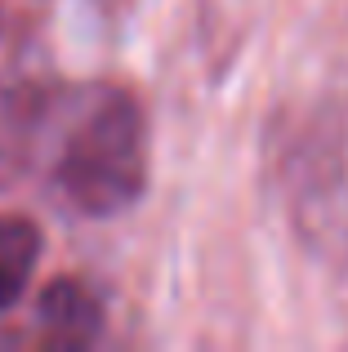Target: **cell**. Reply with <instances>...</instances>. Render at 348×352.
I'll return each instance as SVG.
<instances>
[{
    "label": "cell",
    "mask_w": 348,
    "mask_h": 352,
    "mask_svg": "<svg viewBox=\"0 0 348 352\" xmlns=\"http://www.w3.org/2000/svg\"><path fill=\"white\" fill-rule=\"evenodd\" d=\"M45 254V232L27 214H0V321L27 299Z\"/></svg>",
    "instance_id": "277c9868"
},
{
    "label": "cell",
    "mask_w": 348,
    "mask_h": 352,
    "mask_svg": "<svg viewBox=\"0 0 348 352\" xmlns=\"http://www.w3.org/2000/svg\"><path fill=\"white\" fill-rule=\"evenodd\" d=\"M103 299L76 276H58L36 299V339L45 348H89L103 339Z\"/></svg>",
    "instance_id": "3957f363"
},
{
    "label": "cell",
    "mask_w": 348,
    "mask_h": 352,
    "mask_svg": "<svg viewBox=\"0 0 348 352\" xmlns=\"http://www.w3.org/2000/svg\"><path fill=\"white\" fill-rule=\"evenodd\" d=\"M76 85L67 80H5L0 85V197L45 183Z\"/></svg>",
    "instance_id": "7a4b0ae2"
},
{
    "label": "cell",
    "mask_w": 348,
    "mask_h": 352,
    "mask_svg": "<svg viewBox=\"0 0 348 352\" xmlns=\"http://www.w3.org/2000/svg\"><path fill=\"white\" fill-rule=\"evenodd\" d=\"M152 174V129L143 103L125 85H76L63 120L45 197L72 219H116L134 210Z\"/></svg>",
    "instance_id": "6da1fadb"
}]
</instances>
